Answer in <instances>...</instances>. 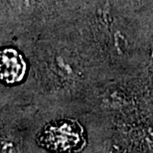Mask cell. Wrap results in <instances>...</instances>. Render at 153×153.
<instances>
[{
    "instance_id": "1",
    "label": "cell",
    "mask_w": 153,
    "mask_h": 153,
    "mask_svg": "<svg viewBox=\"0 0 153 153\" xmlns=\"http://www.w3.org/2000/svg\"><path fill=\"white\" fill-rule=\"evenodd\" d=\"M41 141L47 148L58 153L76 151L82 142V129L74 121H61L50 124L41 134Z\"/></svg>"
},
{
    "instance_id": "2",
    "label": "cell",
    "mask_w": 153,
    "mask_h": 153,
    "mask_svg": "<svg viewBox=\"0 0 153 153\" xmlns=\"http://www.w3.org/2000/svg\"><path fill=\"white\" fill-rule=\"evenodd\" d=\"M26 73L23 57L14 49L0 51V79L7 84L20 82Z\"/></svg>"
},
{
    "instance_id": "3",
    "label": "cell",
    "mask_w": 153,
    "mask_h": 153,
    "mask_svg": "<svg viewBox=\"0 0 153 153\" xmlns=\"http://www.w3.org/2000/svg\"><path fill=\"white\" fill-rule=\"evenodd\" d=\"M0 153H20L19 141L12 135L2 134L0 136Z\"/></svg>"
}]
</instances>
